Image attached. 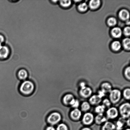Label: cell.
Listing matches in <instances>:
<instances>
[{"mask_svg": "<svg viewBox=\"0 0 130 130\" xmlns=\"http://www.w3.org/2000/svg\"><path fill=\"white\" fill-rule=\"evenodd\" d=\"M35 86L34 83L29 80L22 82L19 87L20 92L25 96H29L34 92Z\"/></svg>", "mask_w": 130, "mask_h": 130, "instance_id": "6da1fadb", "label": "cell"}, {"mask_svg": "<svg viewBox=\"0 0 130 130\" xmlns=\"http://www.w3.org/2000/svg\"><path fill=\"white\" fill-rule=\"evenodd\" d=\"M62 115L58 112L54 111L51 113L46 119L47 123L49 125L54 126L57 125L61 120Z\"/></svg>", "mask_w": 130, "mask_h": 130, "instance_id": "7a4b0ae2", "label": "cell"}, {"mask_svg": "<svg viewBox=\"0 0 130 130\" xmlns=\"http://www.w3.org/2000/svg\"><path fill=\"white\" fill-rule=\"evenodd\" d=\"M122 118H129L130 114V105L129 103H125L122 104L119 109Z\"/></svg>", "mask_w": 130, "mask_h": 130, "instance_id": "3957f363", "label": "cell"}, {"mask_svg": "<svg viewBox=\"0 0 130 130\" xmlns=\"http://www.w3.org/2000/svg\"><path fill=\"white\" fill-rule=\"evenodd\" d=\"M11 54V50L9 47L3 45L0 47V59L5 60L8 59Z\"/></svg>", "mask_w": 130, "mask_h": 130, "instance_id": "277c9868", "label": "cell"}, {"mask_svg": "<svg viewBox=\"0 0 130 130\" xmlns=\"http://www.w3.org/2000/svg\"><path fill=\"white\" fill-rule=\"evenodd\" d=\"M121 93L119 90L117 89L112 90L110 92L109 98L110 101L113 104H116L120 99Z\"/></svg>", "mask_w": 130, "mask_h": 130, "instance_id": "5b68a950", "label": "cell"}, {"mask_svg": "<svg viewBox=\"0 0 130 130\" xmlns=\"http://www.w3.org/2000/svg\"><path fill=\"white\" fill-rule=\"evenodd\" d=\"M17 77L21 81L28 79V73L25 68H21L18 70L17 72Z\"/></svg>", "mask_w": 130, "mask_h": 130, "instance_id": "8992f818", "label": "cell"}, {"mask_svg": "<svg viewBox=\"0 0 130 130\" xmlns=\"http://www.w3.org/2000/svg\"><path fill=\"white\" fill-rule=\"evenodd\" d=\"M94 119V117L92 114L90 113H87L84 115L83 118V122L84 124L89 125L92 123Z\"/></svg>", "mask_w": 130, "mask_h": 130, "instance_id": "52a82bcc", "label": "cell"}, {"mask_svg": "<svg viewBox=\"0 0 130 130\" xmlns=\"http://www.w3.org/2000/svg\"><path fill=\"white\" fill-rule=\"evenodd\" d=\"M118 111L117 108L111 107L109 108L107 111V115L108 118L110 119H114L117 118L118 115Z\"/></svg>", "mask_w": 130, "mask_h": 130, "instance_id": "ba28073f", "label": "cell"}, {"mask_svg": "<svg viewBox=\"0 0 130 130\" xmlns=\"http://www.w3.org/2000/svg\"><path fill=\"white\" fill-rule=\"evenodd\" d=\"M80 93L81 96L83 97L88 98L91 95L92 90L90 88L85 86L81 88L80 90Z\"/></svg>", "mask_w": 130, "mask_h": 130, "instance_id": "9c48e42d", "label": "cell"}, {"mask_svg": "<svg viewBox=\"0 0 130 130\" xmlns=\"http://www.w3.org/2000/svg\"><path fill=\"white\" fill-rule=\"evenodd\" d=\"M73 95L71 94H67L63 97L62 102L66 105H70L71 102L74 99Z\"/></svg>", "mask_w": 130, "mask_h": 130, "instance_id": "30bf717a", "label": "cell"}, {"mask_svg": "<svg viewBox=\"0 0 130 130\" xmlns=\"http://www.w3.org/2000/svg\"><path fill=\"white\" fill-rule=\"evenodd\" d=\"M81 115L82 113L81 111L77 108H76L71 112V118L75 120H77L80 119Z\"/></svg>", "mask_w": 130, "mask_h": 130, "instance_id": "8fae6325", "label": "cell"}, {"mask_svg": "<svg viewBox=\"0 0 130 130\" xmlns=\"http://www.w3.org/2000/svg\"><path fill=\"white\" fill-rule=\"evenodd\" d=\"M102 101V98L98 95H94L90 98L89 101L90 104L93 105L99 104Z\"/></svg>", "mask_w": 130, "mask_h": 130, "instance_id": "7c38bea8", "label": "cell"}, {"mask_svg": "<svg viewBox=\"0 0 130 130\" xmlns=\"http://www.w3.org/2000/svg\"><path fill=\"white\" fill-rule=\"evenodd\" d=\"M119 16L122 20H127L129 18V12L127 10L125 9L121 10L119 12Z\"/></svg>", "mask_w": 130, "mask_h": 130, "instance_id": "4fadbf2b", "label": "cell"}, {"mask_svg": "<svg viewBox=\"0 0 130 130\" xmlns=\"http://www.w3.org/2000/svg\"><path fill=\"white\" fill-rule=\"evenodd\" d=\"M112 34L113 36L115 38H119L121 36L122 32L121 29L118 27L114 28L112 30Z\"/></svg>", "mask_w": 130, "mask_h": 130, "instance_id": "5bb4252c", "label": "cell"}, {"mask_svg": "<svg viewBox=\"0 0 130 130\" xmlns=\"http://www.w3.org/2000/svg\"><path fill=\"white\" fill-rule=\"evenodd\" d=\"M106 118L103 114L98 115L95 118V121L97 124H100L106 121Z\"/></svg>", "mask_w": 130, "mask_h": 130, "instance_id": "9a60e30c", "label": "cell"}, {"mask_svg": "<svg viewBox=\"0 0 130 130\" xmlns=\"http://www.w3.org/2000/svg\"><path fill=\"white\" fill-rule=\"evenodd\" d=\"M102 90L104 93H110L112 90V86L110 84L108 83H104L101 85Z\"/></svg>", "mask_w": 130, "mask_h": 130, "instance_id": "2e32d148", "label": "cell"}, {"mask_svg": "<svg viewBox=\"0 0 130 130\" xmlns=\"http://www.w3.org/2000/svg\"><path fill=\"white\" fill-rule=\"evenodd\" d=\"M115 126L111 122H107L103 126L102 130H114Z\"/></svg>", "mask_w": 130, "mask_h": 130, "instance_id": "e0dca14e", "label": "cell"}, {"mask_svg": "<svg viewBox=\"0 0 130 130\" xmlns=\"http://www.w3.org/2000/svg\"><path fill=\"white\" fill-rule=\"evenodd\" d=\"M100 4V1L99 0H92L90 1L89 6L90 8L94 9L99 7Z\"/></svg>", "mask_w": 130, "mask_h": 130, "instance_id": "ac0fdd59", "label": "cell"}, {"mask_svg": "<svg viewBox=\"0 0 130 130\" xmlns=\"http://www.w3.org/2000/svg\"><path fill=\"white\" fill-rule=\"evenodd\" d=\"M125 121V118H120L119 120L117 122V128L118 130H121L123 128Z\"/></svg>", "mask_w": 130, "mask_h": 130, "instance_id": "d6986e66", "label": "cell"}, {"mask_svg": "<svg viewBox=\"0 0 130 130\" xmlns=\"http://www.w3.org/2000/svg\"><path fill=\"white\" fill-rule=\"evenodd\" d=\"M121 47V44L119 41H114L112 44V47L115 51H119Z\"/></svg>", "mask_w": 130, "mask_h": 130, "instance_id": "ffe728a7", "label": "cell"}, {"mask_svg": "<svg viewBox=\"0 0 130 130\" xmlns=\"http://www.w3.org/2000/svg\"><path fill=\"white\" fill-rule=\"evenodd\" d=\"M123 44L125 48L129 50L130 48V40L129 38H127L123 39Z\"/></svg>", "mask_w": 130, "mask_h": 130, "instance_id": "44dd1931", "label": "cell"}, {"mask_svg": "<svg viewBox=\"0 0 130 130\" xmlns=\"http://www.w3.org/2000/svg\"><path fill=\"white\" fill-rule=\"evenodd\" d=\"M105 107L103 105L98 106L95 108V111L99 114H103L105 110Z\"/></svg>", "mask_w": 130, "mask_h": 130, "instance_id": "7402d4cb", "label": "cell"}, {"mask_svg": "<svg viewBox=\"0 0 130 130\" xmlns=\"http://www.w3.org/2000/svg\"><path fill=\"white\" fill-rule=\"evenodd\" d=\"M81 108L84 111H87L90 109V104L87 102H84L82 104Z\"/></svg>", "mask_w": 130, "mask_h": 130, "instance_id": "603a6c76", "label": "cell"}, {"mask_svg": "<svg viewBox=\"0 0 130 130\" xmlns=\"http://www.w3.org/2000/svg\"><path fill=\"white\" fill-rule=\"evenodd\" d=\"M56 130H68L67 126L63 123L58 124L56 127Z\"/></svg>", "mask_w": 130, "mask_h": 130, "instance_id": "cb8c5ba5", "label": "cell"}, {"mask_svg": "<svg viewBox=\"0 0 130 130\" xmlns=\"http://www.w3.org/2000/svg\"><path fill=\"white\" fill-rule=\"evenodd\" d=\"M59 3L61 6L64 7H68L71 3V1H61Z\"/></svg>", "mask_w": 130, "mask_h": 130, "instance_id": "d4e9b609", "label": "cell"}, {"mask_svg": "<svg viewBox=\"0 0 130 130\" xmlns=\"http://www.w3.org/2000/svg\"><path fill=\"white\" fill-rule=\"evenodd\" d=\"M88 8V6L85 3H81L79 5L78 8L80 11H86Z\"/></svg>", "mask_w": 130, "mask_h": 130, "instance_id": "484cf974", "label": "cell"}, {"mask_svg": "<svg viewBox=\"0 0 130 130\" xmlns=\"http://www.w3.org/2000/svg\"><path fill=\"white\" fill-rule=\"evenodd\" d=\"M108 23L109 26H114L117 23L116 19L114 18H110L108 20Z\"/></svg>", "mask_w": 130, "mask_h": 130, "instance_id": "4316f807", "label": "cell"}, {"mask_svg": "<svg viewBox=\"0 0 130 130\" xmlns=\"http://www.w3.org/2000/svg\"><path fill=\"white\" fill-rule=\"evenodd\" d=\"M123 95L126 99L129 100L130 99V89H126L123 91Z\"/></svg>", "mask_w": 130, "mask_h": 130, "instance_id": "83f0119b", "label": "cell"}, {"mask_svg": "<svg viewBox=\"0 0 130 130\" xmlns=\"http://www.w3.org/2000/svg\"><path fill=\"white\" fill-rule=\"evenodd\" d=\"M70 105H71L73 107L77 108L79 105V102L77 100L74 99L71 102Z\"/></svg>", "mask_w": 130, "mask_h": 130, "instance_id": "f1b7e54d", "label": "cell"}, {"mask_svg": "<svg viewBox=\"0 0 130 130\" xmlns=\"http://www.w3.org/2000/svg\"><path fill=\"white\" fill-rule=\"evenodd\" d=\"M104 106L109 107L111 105V102L109 99H105L103 101V104Z\"/></svg>", "mask_w": 130, "mask_h": 130, "instance_id": "f546056e", "label": "cell"}, {"mask_svg": "<svg viewBox=\"0 0 130 130\" xmlns=\"http://www.w3.org/2000/svg\"><path fill=\"white\" fill-rule=\"evenodd\" d=\"M125 74L126 77L129 80L130 78V67H127L125 71Z\"/></svg>", "mask_w": 130, "mask_h": 130, "instance_id": "4dcf8cb0", "label": "cell"}, {"mask_svg": "<svg viewBox=\"0 0 130 130\" xmlns=\"http://www.w3.org/2000/svg\"><path fill=\"white\" fill-rule=\"evenodd\" d=\"M124 33L126 36H129L130 34V28L129 26H127L125 28Z\"/></svg>", "mask_w": 130, "mask_h": 130, "instance_id": "1f68e13d", "label": "cell"}, {"mask_svg": "<svg viewBox=\"0 0 130 130\" xmlns=\"http://www.w3.org/2000/svg\"><path fill=\"white\" fill-rule=\"evenodd\" d=\"M5 41V38L3 35L0 34V47L4 45L3 44Z\"/></svg>", "mask_w": 130, "mask_h": 130, "instance_id": "d6a6232c", "label": "cell"}, {"mask_svg": "<svg viewBox=\"0 0 130 130\" xmlns=\"http://www.w3.org/2000/svg\"><path fill=\"white\" fill-rule=\"evenodd\" d=\"M45 130H56V129L54 126L49 125L46 127Z\"/></svg>", "mask_w": 130, "mask_h": 130, "instance_id": "836d02e7", "label": "cell"}, {"mask_svg": "<svg viewBox=\"0 0 130 130\" xmlns=\"http://www.w3.org/2000/svg\"><path fill=\"white\" fill-rule=\"evenodd\" d=\"M105 93L103 92L102 90H100V91H99V94H98V95L100 97V98H102L103 97H104L105 96Z\"/></svg>", "mask_w": 130, "mask_h": 130, "instance_id": "e575fe53", "label": "cell"}, {"mask_svg": "<svg viewBox=\"0 0 130 130\" xmlns=\"http://www.w3.org/2000/svg\"><path fill=\"white\" fill-rule=\"evenodd\" d=\"M80 86L81 88H82L85 87L86 86H85V83L83 82H81V83H80Z\"/></svg>", "mask_w": 130, "mask_h": 130, "instance_id": "d590c367", "label": "cell"}, {"mask_svg": "<svg viewBox=\"0 0 130 130\" xmlns=\"http://www.w3.org/2000/svg\"><path fill=\"white\" fill-rule=\"evenodd\" d=\"M81 130H91L90 128H87V127H85V128H83Z\"/></svg>", "mask_w": 130, "mask_h": 130, "instance_id": "8d00e7d4", "label": "cell"}, {"mask_svg": "<svg viewBox=\"0 0 130 130\" xmlns=\"http://www.w3.org/2000/svg\"><path fill=\"white\" fill-rule=\"evenodd\" d=\"M127 124H128V126L130 125V119H129H129H128V121H127Z\"/></svg>", "mask_w": 130, "mask_h": 130, "instance_id": "74e56055", "label": "cell"}, {"mask_svg": "<svg viewBox=\"0 0 130 130\" xmlns=\"http://www.w3.org/2000/svg\"><path fill=\"white\" fill-rule=\"evenodd\" d=\"M126 130H130L129 128H128V129H127Z\"/></svg>", "mask_w": 130, "mask_h": 130, "instance_id": "f35d334b", "label": "cell"}]
</instances>
